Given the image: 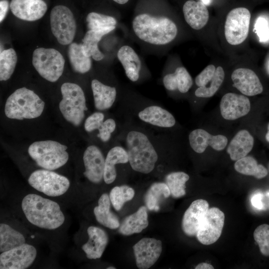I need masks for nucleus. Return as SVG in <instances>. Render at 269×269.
<instances>
[{
	"instance_id": "2f4dec72",
	"label": "nucleus",
	"mask_w": 269,
	"mask_h": 269,
	"mask_svg": "<svg viewBox=\"0 0 269 269\" xmlns=\"http://www.w3.org/2000/svg\"><path fill=\"white\" fill-rule=\"evenodd\" d=\"M106 34L105 32L88 30L82 39V47L85 55L92 57L96 61L103 59L104 55L99 50L98 43Z\"/></svg>"
},
{
	"instance_id": "2eb2a0df",
	"label": "nucleus",
	"mask_w": 269,
	"mask_h": 269,
	"mask_svg": "<svg viewBox=\"0 0 269 269\" xmlns=\"http://www.w3.org/2000/svg\"><path fill=\"white\" fill-rule=\"evenodd\" d=\"M220 108L221 115L224 119L235 120L249 113L251 109V104L247 97L229 93L222 97Z\"/></svg>"
},
{
	"instance_id": "a19ab883",
	"label": "nucleus",
	"mask_w": 269,
	"mask_h": 269,
	"mask_svg": "<svg viewBox=\"0 0 269 269\" xmlns=\"http://www.w3.org/2000/svg\"><path fill=\"white\" fill-rule=\"evenodd\" d=\"M116 123L112 118L104 121L98 129L97 136L103 142H107L111 137L112 134L115 131Z\"/></svg>"
},
{
	"instance_id": "09e8293b",
	"label": "nucleus",
	"mask_w": 269,
	"mask_h": 269,
	"mask_svg": "<svg viewBox=\"0 0 269 269\" xmlns=\"http://www.w3.org/2000/svg\"><path fill=\"white\" fill-rule=\"evenodd\" d=\"M113 0L116 2L117 3H118L121 4H125L129 1V0Z\"/></svg>"
},
{
	"instance_id": "dca6fc26",
	"label": "nucleus",
	"mask_w": 269,
	"mask_h": 269,
	"mask_svg": "<svg viewBox=\"0 0 269 269\" xmlns=\"http://www.w3.org/2000/svg\"><path fill=\"white\" fill-rule=\"evenodd\" d=\"M10 8L16 17L32 21L42 18L46 12V3L42 0H11Z\"/></svg>"
},
{
	"instance_id": "9d476101",
	"label": "nucleus",
	"mask_w": 269,
	"mask_h": 269,
	"mask_svg": "<svg viewBox=\"0 0 269 269\" xmlns=\"http://www.w3.org/2000/svg\"><path fill=\"white\" fill-rule=\"evenodd\" d=\"M251 19L250 11L245 7H237L228 14L225 23V36L231 45L242 43L247 38Z\"/></svg>"
},
{
	"instance_id": "393cba45",
	"label": "nucleus",
	"mask_w": 269,
	"mask_h": 269,
	"mask_svg": "<svg viewBox=\"0 0 269 269\" xmlns=\"http://www.w3.org/2000/svg\"><path fill=\"white\" fill-rule=\"evenodd\" d=\"M117 57L122 64L128 78L133 82L136 81L139 76L141 61L134 50L129 46L121 47Z\"/></svg>"
},
{
	"instance_id": "c756f323",
	"label": "nucleus",
	"mask_w": 269,
	"mask_h": 269,
	"mask_svg": "<svg viewBox=\"0 0 269 269\" xmlns=\"http://www.w3.org/2000/svg\"><path fill=\"white\" fill-rule=\"evenodd\" d=\"M68 55L73 70L84 74L88 72L92 66L91 57L83 52L82 44L71 43L68 47Z\"/></svg>"
},
{
	"instance_id": "c03bdc74",
	"label": "nucleus",
	"mask_w": 269,
	"mask_h": 269,
	"mask_svg": "<svg viewBox=\"0 0 269 269\" xmlns=\"http://www.w3.org/2000/svg\"><path fill=\"white\" fill-rule=\"evenodd\" d=\"M216 71L213 65H209L196 77L195 84L199 87L206 86L212 79Z\"/></svg>"
},
{
	"instance_id": "9b49d317",
	"label": "nucleus",
	"mask_w": 269,
	"mask_h": 269,
	"mask_svg": "<svg viewBox=\"0 0 269 269\" xmlns=\"http://www.w3.org/2000/svg\"><path fill=\"white\" fill-rule=\"evenodd\" d=\"M224 220V213L219 208L209 209L200 223L196 236L198 240L205 245L216 242L221 235Z\"/></svg>"
},
{
	"instance_id": "f257e3e1",
	"label": "nucleus",
	"mask_w": 269,
	"mask_h": 269,
	"mask_svg": "<svg viewBox=\"0 0 269 269\" xmlns=\"http://www.w3.org/2000/svg\"><path fill=\"white\" fill-rule=\"evenodd\" d=\"M21 207L27 220L41 228L54 230L65 221L57 203L35 194L26 195L22 200Z\"/></svg>"
},
{
	"instance_id": "6e6552de",
	"label": "nucleus",
	"mask_w": 269,
	"mask_h": 269,
	"mask_svg": "<svg viewBox=\"0 0 269 269\" xmlns=\"http://www.w3.org/2000/svg\"><path fill=\"white\" fill-rule=\"evenodd\" d=\"M50 23L52 32L61 45L70 44L76 31V23L71 10L67 6L58 5L51 10Z\"/></svg>"
},
{
	"instance_id": "f3484780",
	"label": "nucleus",
	"mask_w": 269,
	"mask_h": 269,
	"mask_svg": "<svg viewBox=\"0 0 269 269\" xmlns=\"http://www.w3.org/2000/svg\"><path fill=\"white\" fill-rule=\"evenodd\" d=\"M231 79L234 86L246 96H255L263 91L259 77L250 69L240 68L235 70L232 74Z\"/></svg>"
},
{
	"instance_id": "3c124183",
	"label": "nucleus",
	"mask_w": 269,
	"mask_h": 269,
	"mask_svg": "<svg viewBox=\"0 0 269 269\" xmlns=\"http://www.w3.org/2000/svg\"><path fill=\"white\" fill-rule=\"evenodd\" d=\"M202 1L205 5H209L211 2V0H202Z\"/></svg>"
},
{
	"instance_id": "473e14b6",
	"label": "nucleus",
	"mask_w": 269,
	"mask_h": 269,
	"mask_svg": "<svg viewBox=\"0 0 269 269\" xmlns=\"http://www.w3.org/2000/svg\"><path fill=\"white\" fill-rule=\"evenodd\" d=\"M170 194V190L166 183H154L148 189L145 195L144 201L146 207L150 210L158 211L159 202L162 199L168 197Z\"/></svg>"
},
{
	"instance_id": "0eeeda50",
	"label": "nucleus",
	"mask_w": 269,
	"mask_h": 269,
	"mask_svg": "<svg viewBox=\"0 0 269 269\" xmlns=\"http://www.w3.org/2000/svg\"><path fill=\"white\" fill-rule=\"evenodd\" d=\"M32 64L42 77L54 82L62 75L65 59L61 53L55 49L40 47L33 51Z\"/></svg>"
},
{
	"instance_id": "ea45409f",
	"label": "nucleus",
	"mask_w": 269,
	"mask_h": 269,
	"mask_svg": "<svg viewBox=\"0 0 269 269\" xmlns=\"http://www.w3.org/2000/svg\"><path fill=\"white\" fill-rule=\"evenodd\" d=\"M254 238L262 255L269 256V225L264 224L258 226L254 232Z\"/></svg>"
},
{
	"instance_id": "1a4fd4ad",
	"label": "nucleus",
	"mask_w": 269,
	"mask_h": 269,
	"mask_svg": "<svg viewBox=\"0 0 269 269\" xmlns=\"http://www.w3.org/2000/svg\"><path fill=\"white\" fill-rule=\"evenodd\" d=\"M28 181L37 191L52 197L64 194L70 185L69 179L65 176L45 169L33 172Z\"/></svg>"
},
{
	"instance_id": "423d86ee",
	"label": "nucleus",
	"mask_w": 269,
	"mask_h": 269,
	"mask_svg": "<svg viewBox=\"0 0 269 269\" xmlns=\"http://www.w3.org/2000/svg\"><path fill=\"white\" fill-rule=\"evenodd\" d=\"M62 99L59 108L64 119L75 126H79L85 118L86 106L84 93L80 86L70 82L61 87Z\"/></svg>"
},
{
	"instance_id": "aec40b11",
	"label": "nucleus",
	"mask_w": 269,
	"mask_h": 269,
	"mask_svg": "<svg viewBox=\"0 0 269 269\" xmlns=\"http://www.w3.org/2000/svg\"><path fill=\"white\" fill-rule=\"evenodd\" d=\"M89 240L82 246V249L89 259L100 258L108 244V235L102 229L90 226L87 229Z\"/></svg>"
},
{
	"instance_id": "b1692460",
	"label": "nucleus",
	"mask_w": 269,
	"mask_h": 269,
	"mask_svg": "<svg viewBox=\"0 0 269 269\" xmlns=\"http://www.w3.org/2000/svg\"><path fill=\"white\" fill-rule=\"evenodd\" d=\"M129 162L127 150L121 146L112 147L108 151L105 158L104 180L106 184L113 183L117 177L116 165Z\"/></svg>"
},
{
	"instance_id": "cd10ccee",
	"label": "nucleus",
	"mask_w": 269,
	"mask_h": 269,
	"mask_svg": "<svg viewBox=\"0 0 269 269\" xmlns=\"http://www.w3.org/2000/svg\"><path fill=\"white\" fill-rule=\"evenodd\" d=\"M111 201L109 195L103 194L99 199L98 205L94 209L97 221L111 229H116L120 226L118 217L110 210Z\"/></svg>"
},
{
	"instance_id": "f8f14e48",
	"label": "nucleus",
	"mask_w": 269,
	"mask_h": 269,
	"mask_svg": "<svg viewBox=\"0 0 269 269\" xmlns=\"http://www.w3.org/2000/svg\"><path fill=\"white\" fill-rule=\"evenodd\" d=\"M37 255L35 247L26 243L0 255V269H25L30 267Z\"/></svg>"
},
{
	"instance_id": "58836bf2",
	"label": "nucleus",
	"mask_w": 269,
	"mask_h": 269,
	"mask_svg": "<svg viewBox=\"0 0 269 269\" xmlns=\"http://www.w3.org/2000/svg\"><path fill=\"white\" fill-rule=\"evenodd\" d=\"M225 77V73L223 68L218 66L216 69L214 76L209 82V85L200 87L195 92L197 97L209 98L212 97L218 91L222 85Z\"/></svg>"
},
{
	"instance_id": "4be33fe9",
	"label": "nucleus",
	"mask_w": 269,
	"mask_h": 269,
	"mask_svg": "<svg viewBox=\"0 0 269 269\" xmlns=\"http://www.w3.org/2000/svg\"><path fill=\"white\" fill-rule=\"evenodd\" d=\"M183 12L186 22L193 29L199 30L207 23L209 12L202 1L189 0L185 2Z\"/></svg>"
},
{
	"instance_id": "c9c22d12",
	"label": "nucleus",
	"mask_w": 269,
	"mask_h": 269,
	"mask_svg": "<svg viewBox=\"0 0 269 269\" xmlns=\"http://www.w3.org/2000/svg\"><path fill=\"white\" fill-rule=\"evenodd\" d=\"M189 179V175L184 172H173L166 175L165 183L172 196L175 198H179L186 194L185 183Z\"/></svg>"
},
{
	"instance_id": "a18cd8bd",
	"label": "nucleus",
	"mask_w": 269,
	"mask_h": 269,
	"mask_svg": "<svg viewBox=\"0 0 269 269\" xmlns=\"http://www.w3.org/2000/svg\"><path fill=\"white\" fill-rule=\"evenodd\" d=\"M263 195L260 192L253 195L251 199V202L252 206L258 210H264L265 209V206L263 202Z\"/></svg>"
},
{
	"instance_id": "6ab92c4d",
	"label": "nucleus",
	"mask_w": 269,
	"mask_h": 269,
	"mask_svg": "<svg viewBox=\"0 0 269 269\" xmlns=\"http://www.w3.org/2000/svg\"><path fill=\"white\" fill-rule=\"evenodd\" d=\"M209 209V204L205 200L197 199L191 203L182 221V229L187 235L196 236L200 223Z\"/></svg>"
},
{
	"instance_id": "7c9ffc66",
	"label": "nucleus",
	"mask_w": 269,
	"mask_h": 269,
	"mask_svg": "<svg viewBox=\"0 0 269 269\" xmlns=\"http://www.w3.org/2000/svg\"><path fill=\"white\" fill-rule=\"evenodd\" d=\"M25 243L23 235L8 225L0 224V252L10 250Z\"/></svg>"
},
{
	"instance_id": "e433bc0d",
	"label": "nucleus",
	"mask_w": 269,
	"mask_h": 269,
	"mask_svg": "<svg viewBox=\"0 0 269 269\" xmlns=\"http://www.w3.org/2000/svg\"><path fill=\"white\" fill-rule=\"evenodd\" d=\"M17 57L13 48L2 50L0 54V80H8L12 75L17 63Z\"/></svg>"
},
{
	"instance_id": "a211bd4d",
	"label": "nucleus",
	"mask_w": 269,
	"mask_h": 269,
	"mask_svg": "<svg viewBox=\"0 0 269 269\" xmlns=\"http://www.w3.org/2000/svg\"><path fill=\"white\" fill-rule=\"evenodd\" d=\"M190 146L196 152H203L208 146L214 149L220 151L226 146L228 139L221 134L213 135L202 129H196L192 131L189 135Z\"/></svg>"
},
{
	"instance_id": "f03ea898",
	"label": "nucleus",
	"mask_w": 269,
	"mask_h": 269,
	"mask_svg": "<svg viewBox=\"0 0 269 269\" xmlns=\"http://www.w3.org/2000/svg\"><path fill=\"white\" fill-rule=\"evenodd\" d=\"M125 145L129 162L134 170L148 174L154 169L158 155L146 134L139 130H130L125 137Z\"/></svg>"
},
{
	"instance_id": "72a5a7b5",
	"label": "nucleus",
	"mask_w": 269,
	"mask_h": 269,
	"mask_svg": "<svg viewBox=\"0 0 269 269\" xmlns=\"http://www.w3.org/2000/svg\"><path fill=\"white\" fill-rule=\"evenodd\" d=\"M234 168L241 174L253 176L258 179L263 178L268 174L266 167L262 164H258L256 160L250 156H246L237 160Z\"/></svg>"
},
{
	"instance_id": "c85d7f7f",
	"label": "nucleus",
	"mask_w": 269,
	"mask_h": 269,
	"mask_svg": "<svg viewBox=\"0 0 269 269\" xmlns=\"http://www.w3.org/2000/svg\"><path fill=\"white\" fill-rule=\"evenodd\" d=\"M163 83L165 88L168 90H178L182 93H185L192 87L193 80L185 68L178 67L174 73L164 76Z\"/></svg>"
},
{
	"instance_id": "49530a36",
	"label": "nucleus",
	"mask_w": 269,
	"mask_h": 269,
	"mask_svg": "<svg viewBox=\"0 0 269 269\" xmlns=\"http://www.w3.org/2000/svg\"><path fill=\"white\" fill-rule=\"evenodd\" d=\"M9 6L7 0H1L0 1V22H1L4 19Z\"/></svg>"
},
{
	"instance_id": "5fc2aeb1",
	"label": "nucleus",
	"mask_w": 269,
	"mask_h": 269,
	"mask_svg": "<svg viewBox=\"0 0 269 269\" xmlns=\"http://www.w3.org/2000/svg\"></svg>"
},
{
	"instance_id": "603ef678",
	"label": "nucleus",
	"mask_w": 269,
	"mask_h": 269,
	"mask_svg": "<svg viewBox=\"0 0 269 269\" xmlns=\"http://www.w3.org/2000/svg\"><path fill=\"white\" fill-rule=\"evenodd\" d=\"M107 269H115L116 268L114 267H109L107 268Z\"/></svg>"
},
{
	"instance_id": "39448f33",
	"label": "nucleus",
	"mask_w": 269,
	"mask_h": 269,
	"mask_svg": "<svg viewBox=\"0 0 269 269\" xmlns=\"http://www.w3.org/2000/svg\"><path fill=\"white\" fill-rule=\"evenodd\" d=\"M67 146L59 142L47 140L37 141L30 145V156L40 167L52 170L61 167L69 159Z\"/></svg>"
},
{
	"instance_id": "4468645a",
	"label": "nucleus",
	"mask_w": 269,
	"mask_h": 269,
	"mask_svg": "<svg viewBox=\"0 0 269 269\" xmlns=\"http://www.w3.org/2000/svg\"><path fill=\"white\" fill-rule=\"evenodd\" d=\"M83 159L85 176L93 183L101 182L104 179L105 158L100 149L95 145H89L84 152Z\"/></svg>"
},
{
	"instance_id": "bb28decb",
	"label": "nucleus",
	"mask_w": 269,
	"mask_h": 269,
	"mask_svg": "<svg viewBox=\"0 0 269 269\" xmlns=\"http://www.w3.org/2000/svg\"><path fill=\"white\" fill-rule=\"evenodd\" d=\"M148 225L146 207L142 206L135 213L127 216L119 227V232L124 235L139 233Z\"/></svg>"
},
{
	"instance_id": "864d4df0",
	"label": "nucleus",
	"mask_w": 269,
	"mask_h": 269,
	"mask_svg": "<svg viewBox=\"0 0 269 269\" xmlns=\"http://www.w3.org/2000/svg\"><path fill=\"white\" fill-rule=\"evenodd\" d=\"M267 194H268V197H269V192H268V193H267Z\"/></svg>"
},
{
	"instance_id": "ddd939ff",
	"label": "nucleus",
	"mask_w": 269,
	"mask_h": 269,
	"mask_svg": "<svg viewBox=\"0 0 269 269\" xmlns=\"http://www.w3.org/2000/svg\"><path fill=\"white\" fill-rule=\"evenodd\" d=\"M136 265L140 269H147L152 266L162 252V242L151 238H143L134 246Z\"/></svg>"
},
{
	"instance_id": "8fccbe9b",
	"label": "nucleus",
	"mask_w": 269,
	"mask_h": 269,
	"mask_svg": "<svg viewBox=\"0 0 269 269\" xmlns=\"http://www.w3.org/2000/svg\"><path fill=\"white\" fill-rule=\"evenodd\" d=\"M266 140L269 142V125H268V132H267V133L266 135Z\"/></svg>"
},
{
	"instance_id": "20e7f679",
	"label": "nucleus",
	"mask_w": 269,
	"mask_h": 269,
	"mask_svg": "<svg viewBox=\"0 0 269 269\" xmlns=\"http://www.w3.org/2000/svg\"><path fill=\"white\" fill-rule=\"evenodd\" d=\"M44 106V102L34 91L22 87L16 90L8 97L4 113L11 119H34L42 114Z\"/></svg>"
},
{
	"instance_id": "37998d69",
	"label": "nucleus",
	"mask_w": 269,
	"mask_h": 269,
	"mask_svg": "<svg viewBox=\"0 0 269 269\" xmlns=\"http://www.w3.org/2000/svg\"><path fill=\"white\" fill-rule=\"evenodd\" d=\"M254 29L260 42H266L269 39V27L267 19L264 17H258Z\"/></svg>"
},
{
	"instance_id": "412c9836",
	"label": "nucleus",
	"mask_w": 269,
	"mask_h": 269,
	"mask_svg": "<svg viewBox=\"0 0 269 269\" xmlns=\"http://www.w3.org/2000/svg\"><path fill=\"white\" fill-rule=\"evenodd\" d=\"M137 116L142 122L160 128H171L176 123L175 118L169 112L156 105L145 107L138 113Z\"/></svg>"
},
{
	"instance_id": "7ed1b4c3",
	"label": "nucleus",
	"mask_w": 269,
	"mask_h": 269,
	"mask_svg": "<svg viewBox=\"0 0 269 269\" xmlns=\"http://www.w3.org/2000/svg\"><path fill=\"white\" fill-rule=\"evenodd\" d=\"M133 28L139 39L155 45L169 43L177 33L175 24L168 18L147 14L137 15L133 20Z\"/></svg>"
},
{
	"instance_id": "79ce46f5",
	"label": "nucleus",
	"mask_w": 269,
	"mask_h": 269,
	"mask_svg": "<svg viewBox=\"0 0 269 269\" xmlns=\"http://www.w3.org/2000/svg\"><path fill=\"white\" fill-rule=\"evenodd\" d=\"M104 115L101 112H96L89 116L84 123V128L86 132H92L99 128L104 122Z\"/></svg>"
},
{
	"instance_id": "5701e85b",
	"label": "nucleus",
	"mask_w": 269,
	"mask_h": 269,
	"mask_svg": "<svg viewBox=\"0 0 269 269\" xmlns=\"http://www.w3.org/2000/svg\"><path fill=\"white\" fill-rule=\"evenodd\" d=\"M94 105L99 111L110 109L114 104L117 96V90L114 87L104 84L97 79L91 82Z\"/></svg>"
},
{
	"instance_id": "4c0bfd02",
	"label": "nucleus",
	"mask_w": 269,
	"mask_h": 269,
	"mask_svg": "<svg viewBox=\"0 0 269 269\" xmlns=\"http://www.w3.org/2000/svg\"><path fill=\"white\" fill-rule=\"evenodd\" d=\"M134 196V190L125 185L114 187L111 190L109 195L111 202L117 211L120 210L124 204L131 200Z\"/></svg>"
},
{
	"instance_id": "a878e982",
	"label": "nucleus",
	"mask_w": 269,
	"mask_h": 269,
	"mask_svg": "<svg viewBox=\"0 0 269 269\" xmlns=\"http://www.w3.org/2000/svg\"><path fill=\"white\" fill-rule=\"evenodd\" d=\"M254 139L247 130L239 131L232 139L227 151L232 160H238L246 156L251 151Z\"/></svg>"
},
{
	"instance_id": "de8ad7c7",
	"label": "nucleus",
	"mask_w": 269,
	"mask_h": 269,
	"mask_svg": "<svg viewBox=\"0 0 269 269\" xmlns=\"http://www.w3.org/2000/svg\"><path fill=\"white\" fill-rule=\"evenodd\" d=\"M214 267L210 264L202 263L196 266L195 269H213Z\"/></svg>"
},
{
	"instance_id": "f704fd0d",
	"label": "nucleus",
	"mask_w": 269,
	"mask_h": 269,
	"mask_svg": "<svg viewBox=\"0 0 269 269\" xmlns=\"http://www.w3.org/2000/svg\"><path fill=\"white\" fill-rule=\"evenodd\" d=\"M86 22L89 30L105 32L107 34L113 30L117 24L114 17L95 12L87 15Z\"/></svg>"
}]
</instances>
